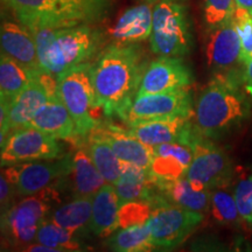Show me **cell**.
<instances>
[{"mask_svg":"<svg viewBox=\"0 0 252 252\" xmlns=\"http://www.w3.org/2000/svg\"><path fill=\"white\" fill-rule=\"evenodd\" d=\"M145 74L141 50L134 43L109 46L93 64L96 105L106 116L123 117L135 98Z\"/></svg>","mask_w":252,"mask_h":252,"instance_id":"1","label":"cell"},{"mask_svg":"<svg viewBox=\"0 0 252 252\" xmlns=\"http://www.w3.org/2000/svg\"><path fill=\"white\" fill-rule=\"evenodd\" d=\"M241 86L238 75H214L203 88L191 115V124L201 137L216 139L249 117L248 94Z\"/></svg>","mask_w":252,"mask_h":252,"instance_id":"2","label":"cell"},{"mask_svg":"<svg viewBox=\"0 0 252 252\" xmlns=\"http://www.w3.org/2000/svg\"><path fill=\"white\" fill-rule=\"evenodd\" d=\"M30 31L93 25L103 20L112 0H1Z\"/></svg>","mask_w":252,"mask_h":252,"instance_id":"3","label":"cell"},{"mask_svg":"<svg viewBox=\"0 0 252 252\" xmlns=\"http://www.w3.org/2000/svg\"><path fill=\"white\" fill-rule=\"evenodd\" d=\"M31 32L35 39L41 68L56 77L69 68L87 62L103 42L102 32L91 25Z\"/></svg>","mask_w":252,"mask_h":252,"instance_id":"4","label":"cell"},{"mask_svg":"<svg viewBox=\"0 0 252 252\" xmlns=\"http://www.w3.org/2000/svg\"><path fill=\"white\" fill-rule=\"evenodd\" d=\"M191 30L187 8L175 0H158L153 7L151 49L154 54L184 58L191 49Z\"/></svg>","mask_w":252,"mask_h":252,"instance_id":"5","label":"cell"},{"mask_svg":"<svg viewBox=\"0 0 252 252\" xmlns=\"http://www.w3.org/2000/svg\"><path fill=\"white\" fill-rule=\"evenodd\" d=\"M58 90L76 125V137H86L97 125L93 116V110L98 109L93 82V64L80 63L60 74Z\"/></svg>","mask_w":252,"mask_h":252,"instance_id":"6","label":"cell"},{"mask_svg":"<svg viewBox=\"0 0 252 252\" xmlns=\"http://www.w3.org/2000/svg\"><path fill=\"white\" fill-rule=\"evenodd\" d=\"M150 204L152 214L147 224L156 248H174L182 243L203 220V214L173 204L159 191Z\"/></svg>","mask_w":252,"mask_h":252,"instance_id":"7","label":"cell"},{"mask_svg":"<svg viewBox=\"0 0 252 252\" xmlns=\"http://www.w3.org/2000/svg\"><path fill=\"white\" fill-rule=\"evenodd\" d=\"M56 200V191L50 187L30 195L2 215V228L15 244L31 243L36 239L41 223L50 209V201Z\"/></svg>","mask_w":252,"mask_h":252,"instance_id":"8","label":"cell"},{"mask_svg":"<svg viewBox=\"0 0 252 252\" xmlns=\"http://www.w3.org/2000/svg\"><path fill=\"white\" fill-rule=\"evenodd\" d=\"M58 97V77L46 71L36 74L9 105L7 122L1 127V146L11 132L27 126L48 100Z\"/></svg>","mask_w":252,"mask_h":252,"instance_id":"9","label":"cell"},{"mask_svg":"<svg viewBox=\"0 0 252 252\" xmlns=\"http://www.w3.org/2000/svg\"><path fill=\"white\" fill-rule=\"evenodd\" d=\"M232 169L229 157L210 139L200 138L195 145L194 158L186 178L195 190L222 188L231 180Z\"/></svg>","mask_w":252,"mask_h":252,"instance_id":"10","label":"cell"},{"mask_svg":"<svg viewBox=\"0 0 252 252\" xmlns=\"http://www.w3.org/2000/svg\"><path fill=\"white\" fill-rule=\"evenodd\" d=\"M60 154L61 147L56 138L33 126H25L11 132L6 138L1 146V165L53 160Z\"/></svg>","mask_w":252,"mask_h":252,"instance_id":"11","label":"cell"},{"mask_svg":"<svg viewBox=\"0 0 252 252\" xmlns=\"http://www.w3.org/2000/svg\"><path fill=\"white\" fill-rule=\"evenodd\" d=\"M191 94L189 88L135 96L126 109L122 119L126 123L168 119L175 117H191Z\"/></svg>","mask_w":252,"mask_h":252,"instance_id":"12","label":"cell"},{"mask_svg":"<svg viewBox=\"0 0 252 252\" xmlns=\"http://www.w3.org/2000/svg\"><path fill=\"white\" fill-rule=\"evenodd\" d=\"M70 158L64 157L50 162H20L7 166L2 171L20 196H30L48 188L53 182L67 174Z\"/></svg>","mask_w":252,"mask_h":252,"instance_id":"13","label":"cell"},{"mask_svg":"<svg viewBox=\"0 0 252 252\" xmlns=\"http://www.w3.org/2000/svg\"><path fill=\"white\" fill-rule=\"evenodd\" d=\"M207 62L214 75H238L242 62V41L234 18L212 30H208ZM244 65V64H243Z\"/></svg>","mask_w":252,"mask_h":252,"instance_id":"14","label":"cell"},{"mask_svg":"<svg viewBox=\"0 0 252 252\" xmlns=\"http://www.w3.org/2000/svg\"><path fill=\"white\" fill-rule=\"evenodd\" d=\"M200 138L202 137L190 122L181 139L154 147V158L150 168L152 174L162 180H175L186 176L194 158L195 145Z\"/></svg>","mask_w":252,"mask_h":252,"instance_id":"15","label":"cell"},{"mask_svg":"<svg viewBox=\"0 0 252 252\" xmlns=\"http://www.w3.org/2000/svg\"><path fill=\"white\" fill-rule=\"evenodd\" d=\"M193 76L182 58L160 56L146 67L137 96L189 88Z\"/></svg>","mask_w":252,"mask_h":252,"instance_id":"16","label":"cell"},{"mask_svg":"<svg viewBox=\"0 0 252 252\" xmlns=\"http://www.w3.org/2000/svg\"><path fill=\"white\" fill-rule=\"evenodd\" d=\"M87 137L108 143L121 161L151 168L154 158V147L144 144L130 131L111 124H97Z\"/></svg>","mask_w":252,"mask_h":252,"instance_id":"17","label":"cell"},{"mask_svg":"<svg viewBox=\"0 0 252 252\" xmlns=\"http://www.w3.org/2000/svg\"><path fill=\"white\" fill-rule=\"evenodd\" d=\"M2 53L27 68L33 75L43 71L41 68L33 33L21 23L4 20L0 27Z\"/></svg>","mask_w":252,"mask_h":252,"instance_id":"18","label":"cell"},{"mask_svg":"<svg viewBox=\"0 0 252 252\" xmlns=\"http://www.w3.org/2000/svg\"><path fill=\"white\" fill-rule=\"evenodd\" d=\"M153 7L140 4L125 9L109 33L118 45H130L150 39L152 33Z\"/></svg>","mask_w":252,"mask_h":252,"instance_id":"19","label":"cell"},{"mask_svg":"<svg viewBox=\"0 0 252 252\" xmlns=\"http://www.w3.org/2000/svg\"><path fill=\"white\" fill-rule=\"evenodd\" d=\"M190 125V117L152 119L128 123L130 131L135 138L151 147L173 143L181 139Z\"/></svg>","mask_w":252,"mask_h":252,"instance_id":"20","label":"cell"},{"mask_svg":"<svg viewBox=\"0 0 252 252\" xmlns=\"http://www.w3.org/2000/svg\"><path fill=\"white\" fill-rule=\"evenodd\" d=\"M70 182L72 196L89 197L93 196L104 185L105 179L98 172L87 150H78L70 158V165L67 174L63 176Z\"/></svg>","mask_w":252,"mask_h":252,"instance_id":"21","label":"cell"},{"mask_svg":"<svg viewBox=\"0 0 252 252\" xmlns=\"http://www.w3.org/2000/svg\"><path fill=\"white\" fill-rule=\"evenodd\" d=\"M113 186L121 204L131 201L150 203L158 191L151 169L128 162H123L122 174Z\"/></svg>","mask_w":252,"mask_h":252,"instance_id":"22","label":"cell"},{"mask_svg":"<svg viewBox=\"0 0 252 252\" xmlns=\"http://www.w3.org/2000/svg\"><path fill=\"white\" fill-rule=\"evenodd\" d=\"M153 179L158 191L171 203L201 214L209 210L212 194L209 190H195L186 176L175 180H162L153 175Z\"/></svg>","mask_w":252,"mask_h":252,"instance_id":"23","label":"cell"},{"mask_svg":"<svg viewBox=\"0 0 252 252\" xmlns=\"http://www.w3.org/2000/svg\"><path fill=\"white\" fill-rule=\"evenodd\" d=\"M27 126L39 128L56 139L68 140L76 137L74 119L60 97L48 100Z\"/></svg>","mask_w":252,"mask_h":252,"instance_id":"24","label":"cell"},{"mask_svg":"<svg viewBox=\"0 0 252 252\" xmlns=\"http://www.w3.org/2000/svg\"><path fill=\"white\" fill-rule=\"evenodd\" d=\"M119 207L121 203L115 186L106 182L93 196L91 231L99 237L112 235L119 228Z\"/></svg>","mask_w":252,"mask_h":252,"instance_id":"25","label":"cell"},{"mask_svg":"<svg viewBox=\"0 0 252 252\" xmlns=\"http://www.w3.org/2000/svg\"><path fill=\"white\" fill-rule=\"evenodd\" d=\"M34 76L35 75L32 74L23 64H20L5 53H1V59H0L1 100L11 104L15 99V97L33 80Z\"/></svg>","mask_w":252,"mask_h":252,"instance_id":"26","label":"cell"},{"mask_svg":"<svg viewBox=\"0 0 252 252\" xmlns=\"http://www.w3.org/2000/svg\"><path fill=\"white\" fill-rule=\"evenodd\" d=\"M91 215L93 198L76 197L71 202L58 208L53 214L52 220L76 235L86 228L90 229Z\"/></svg>","mask_w":252,"mask_h":252,"instance_id":"27","label":"cell"},{"mask_svg":"<svg viewBox=\"0 0 252 252\" xmlns=\"http://www.w3.org/2000/svg\"><path fill=\"white\" fill-rule=\"evenodd\" d=\"M108 245L113 251L141 252L151 251L156 248L149 224H140L121 228L110 236Z\"/></svg>","mask_w":252,"mask_h":252,"instance_id":"28","label":"cell"},{"mask_svg":"<svg viewBox=\"0 0 252 252\" xmlns=\"http://www.w3.org/2000/svg\"><path fill=\"white\" fill-rule=\"evenodd\" d=\"M88 153L108 184L115 185L122 174L123 161L105 141L88 137Z\"/></svg>","mask_w":252,"mask_h":252,"instance_id":"29","label":"cell"},{"mask_svg":"<svg viewBox=\"0 0 252 252\" xmlns=\"http://www.w3.org/2000/svg\"><path fill=\"white\" fill-rule=\"evenodd\" d=\"M36 241L48 247L63 251H80L81 244L76 239V235L63 228L55 220H43L36 235Z\"/></svg>","mask_w":252,"mask_h":252,"instance_id":"30","label":"cell"},{"mask_svg":"<svg viewBox=\"0 0 252 252\" xmlns=\"http://www.w3.org/2000/svg\"><path fill=\"white\" fill-rule=\"evenodd\" d=\"M210 208L214 219L222 224H234L241 217L234 195L220 189L212 194Z\"/></svg>","mask_w":252,"mask_h":252,"instance_id":"31","label":"cell"},{"mask_svg":"<svg viewBox=\"0 0 252 252\" xmlns=\"http://www.w3.org/2000/svg\"><path fill=\"white\" fill-rule=\"evenodd\" d=\"M152 206L145 201H131L121 204L118 212L119 228L146 224L149 222Z\"/></svg>","mask_w":252,"mask_h":252,"instance_id":"32","label":"cell"},{"mask_svg":"<svg viewBox=\"0 0 252 252\" xmlns=\"http://www.w3.org/2000/svg\"><path fill=\"white\" fill-rule=\"evenodd\" d=\"M235 8V0H204V20L208 30L230 20Z\"/></svg>","mask_w":252,"mask_h":252,"instance_id":"33","label":"cell"},{"mask_svg":"<svg viewBox=\"0 0 252 252\" xmlns=\"http://www.w3.org/2000/svg\"><path fill=\"white\" fill-rule=\"evenodd\" d=\"M234 21L242 41V62L243 64L252 59V13L242 8H235Z\"/></svg>","mask_w":252,"mask_h":252,"instance_id":"34","label":"cell"},{"mask_svg":"<svg viewBox=\"0 0 252 252\" xmlns=\"http://www.w3.org/2000/svg\"><path fill=\"white\" fill-rule=\"evenodd\" d=\"M235 200L241 217L252 223V176L242 179L236 186Z\"/></svg>","mask_w":252,"mask_h":252,"instance_id":"35","label":"cell"},{"mask_svg":"<svg viewBox=\"0 0 252 252\" xmlns=\"http://www.w3.org/2000/svg\"><path fill=\"white\" fill-rule=\"evenodd\" d=\"M15 193L13 186L7 180L4 173L0 176V200H1V209L2 213H6L11 208V200Z\"/></svg>","mask_w":252,"mask_h":252,"instance_id":"36","label":"cell"},{"mask_svg":"<svg viewBox=\"0 0 252 252\" xmlns=\"http://www.w3.org/2000/svg\"><path fill=\"white\" fill-rule=\"evenodd\" d=\"M242 83L248 96L252 99V59L244 64V70L242 74Z\"/></svg>","mask_w":252,"mask_h":252,"instance_id":"37","label":"cell"},{"mask_svg":"<svg viewBox=\"0 0 252 252\" xmlns=\"http://www.w3.org/2000/svg\"><path fill=\"white\" fill-rule=\"evenodd\" d=\"M25 251H32V252H60L59 249L48 247V245L39 243V242H37V244L28 245L27 248H25Z\"/></svg>","mask_w":252,"mask_h":252,"instance_id":"38","label":"cell"},{"mask_svg":"<svg viewBox=\"0 0 252 252\" xmlns=\"http://www.w3.org/2000/svg\"><path fill=\"white\" fill-rule=\"evenodd\" d=\"M236 8H242L252 13V0H235Z\"/></svg>","mask_w":252,"mask_h":252,"instance_id":"39","label":"cell"},{"mask_svg":"<svg viewBox=\"0 0 252 252\" xmlns=\"http://www.w3.org/2000/svg\"><path fill=\"white\" fill-rule=\"evenodd\" d=\"M149 1H158V0H149ZM175 1H180V0H175Z\"/></svg>","mask_w":252,"mask_h":252,"instance_id":"40","label":"cell"},{"mask_svg":"<svg viewBox=\"0 0 252 252\" xmlns=\"http://www.w3.org/2000/svg\"><path fill=\"white\" fill-rule=\"evenodd\" d=\"M251 224H252V223H251Z\"/></svg>","mask_w":252,"mask_h":252,"instance_id":"41","label":"cell"}]
</instances>
